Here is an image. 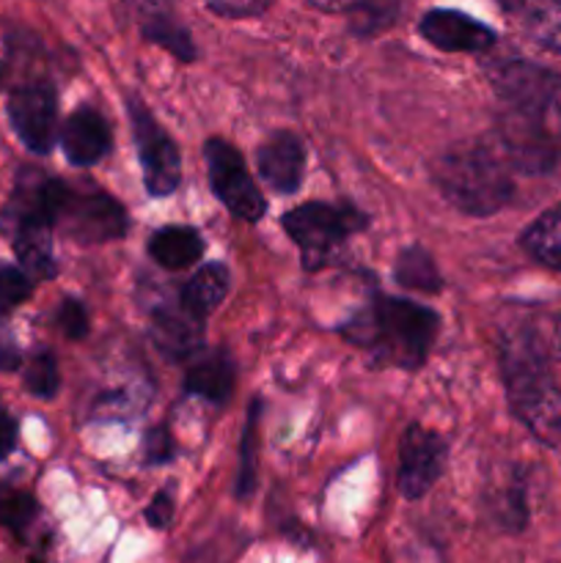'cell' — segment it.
I'll return each mask as SVG.
<instances>
[{
  "mask_svg": "<svg viewBox=\"0 0 561 563\" xmlns=\"http://www.w3.org/2000/svg\"><path fill=\"white\" fill-rule=\"evenodd\" d=\"M498 93V146L515 168L548 170L561 159V75L528 60L490 71Z\"/></svg>",
  "mask_w": 561,
  "mask_h": 563,
  "instance_id": "cell-1",
  "label": "cell"
},
{
  "mask_svg": "<svg viewBox=\"0 0 561 563\" xmlns=\"http://www.w3.org/2000/svg\"><path fill=\"white\" fill-rule=\"evenodd\" d=\"M515 165L498 141H465L446 148L432 163V181L440 196L465 214L498 212L515 196Z\"/></svg>",
  "mask_w": 561,
  "mask_h": 563,
  "instance_id": "cell-2",
  "label": "cell"
},
{
  "mask_svg": "<svg viewBox=\"0 0 561 563\" xmlns=\"http://www.w3.org/2000/svg\"><path fill=\"white\" fill-rule=\"evenodd\" d=\"M435 333L438 313L399 297H377L344 328L346 339L399 368L421 366Z\"/></svg>",
  "mask_w": 561,
  "mask_h": 563,
  "instance_id": "cell-3",
  "label": "cell"
},
{
  "mask_svg": "<svg viewBox=\"0 0 561 563\" xmlns=\"http://www.w3.org/2000/svg\"><path fill=\"white\" fill-rule=\"evenodd\" d=\"M504 383L515 416L544 443L561 440V390L531 333H515L501 346Z\"/></svg>",
  "mask_w": 561,
  "mask_h": 563,
  "instance_id": "cell-4",
  "label": "cell"
},
{
  "mask_svg": "<svg viewBox=\"0 0 561 563\" xmlns=\"http://www.w3.org/2000/svg\"><path fill=\"white\" fill-rule=\"evenodd\" d=\"M284 229L300 247L306 269H319L346 236L366 229V218L350 203L311 201L289 209L284 214Z\"/></svg>",
  "mask_w": 561,
  "mask_h": 563,
  "instance_id": "cell-5",
  "label": "cell"
},
{
  "mask_svg": "<svg viewBox=\"0 0 561 563\" xmlns=\"http://www.w3.org/2000/svg\"><path fill=\"white\" fill-rule=\"evenodd\" d=\"M53 225L82 245H97L124 236L130 220L124 207L108 192H75L69 185L58 181Z\"/></svg>",
  "mask_w": 561,
  "mask_h": 563,
  "instance_id": "cell-6",
  "label": "cell"
},
{
  "mask_svg": "<svg viewBox=\"0 0 561 563\" xmlns=\"http://www.w3.org/2000/svg\"><path fill=\"white\" fill-rule=\"evenodd\" d=\"M204 159H207L209 185H212L215 196L234 218L253 223L267 212V201L258 192L251 170L245 168V159L229 141L209 137L207 146H204Z\"/></svg>",
  "mask_w": 561,
  "mask_h": 563,
  "instance_id": "cell-7",
  "label": "cell"
},
{
  "mask_svg": "<svg viewBox=\"0 0 561 563\" xmlns=\"http://www.w3.org/2000/svg\"><path fill=\"white\" fill-rule=\"evenodd\" d=\"M130 121L135 132L138 157L143 165V181L152 196H170L179 187L182 163L176 143L165 135L163 126L154 121V115L143 108L138 99H130Z\"/></svg>",
  "mask_w": 561,
  "mask_h": 563,
  "instance_id": "cell-8",
  "label": "cell"
},
{
  "mask_svg": "<svg viewBox=\"0 0 561 563\" xmlns=\"http://www.w3.org/2000/svg\"><path fill=\"white\" fill-rule=\"evenodd\" d=\"M446 465V443L429 429L407 427L399 443V493L418 500L435 487Z\"/></svg>",
  "mask_w": 561,
  "mask_h": 563,
  "instance_id": "cell-9",
  "label": "cell"
},
{
  "mask_svg": "<svg viewBox=\"0 0 561 563\" xmlns=\"http://www.w3.org/2000/svg\"><path fill=\"white\" fill-rule=\"evenodd\" d=\"M9 119L16 135L31 152L47 154L55 143V91L47 82H28L20 86L9 99Z\"/></svg>",
  "mask_w": 561,
  "mask_h": 563,
  "instance_id": "cell-10",
  "label": "cell"
},
{
  "mask_svg": "<svg viewBox=\"0 0 561 563\" xmlns=\"http://www.w3.org/2000/svg\"><path fill=\"white\" fill-rule=\"evenodd\" d=\"M204 319L187 311L182 300L152 308V341L170 361H185L201 346Z\"/></svg>",
  "mask_w": 561,
  "mask_h": 563,
  "instance_id": "cell-11",
  "label": "cell"
},
{
  "mask_svg": "<svg viewBox=\"0 0 561 563\" xmlns=\"http://www.w3.org/2000/svg\"><path fill=\"white\" fill-rule=\"evenodd\" d=\"M421 33L446 53H482L495 44V33L487 25L460 11H429L421 20Z\"/></svg>",
  "mask_w": 561,
  "mask_h": 563,
  "instance_id": "cell-12",
  "label": "cell"
},
{
  "mask_svg": "<svg viewBox=\"0 0 561 563\" xmlns=\"http://www.w3.org/2000/svg\"><path fill=\"white\" fill-rule=\"evenodd\" d=\"M256 165L262 179L273 187L275 192H295L302 181V165H306V152H302L300 137L292 132H275L258 146Z\"/></svg>",
  "mask_w": 561,
  "mask_h": 563,
  "instance_id": "cell-13",
  "label": "cell"
},
{
  "mask_svg": "<svg viewBox=\"0 0 561 563\" xmlns=\"http://www.w3.org/2000/svg\"><path fill=\"white\" fill-rule=\"evenodd\" d=\"M61 146L72 165L99 163L110 152V126L94 108H77L61 126Z\"/></svg>",
  "mask_w": 561,
  "mask_h": 563,
  "instance_id": "cell-14",
  "label": "cell"
},
{
  "mask_svg": "<svg viewBox=\"0 0 561 563\" xmlns=\"http://www.w3.org/2000/svg\"><path fill=\"white\" fill-rule=\"evenodd\" d=\"M11 245H14L16 258L25 267L28 275L38 280H47L55 275L53 258V223L47 220H22V223L9 225Z\"/></svg>",
  "mask_w": 561,
  "mask_h": 563,
  "instance_id": "cell-15",
  "label": "cell"
},
{
  "mask_svg": "<svg viewBox=\"0 0 561 563\" xmlns=\"http://www.w3.org/2000/svg\"><path fill=\"white\" fill-rule=\"evenodd\" d=\"M185 388L201 399L212 401V405H223L234 390V363L226 352H207L187 372Z\"/></svg>",
  "mask_w": 561,
  "mask_h": 563,
  "instance_id": "cell-16",
  "label": "cell"
},
{
  "mask_svg": "<svg viewBox=\"0 0 561 563\" xmlns=\"http://www.w3.org/2000/svg\"><path fill=\"white\" fill-rule=\"evenodd\" d=\"M148 253L165 269H185L201 258L204 240L190 225H165L148 240Z\"/></svg>",
  "mask_w": 561,
  "mask_h": 563,
  "instance_id": "cell-17",
  "label": "cell"
},
{
  "mask_svg": "<svg viewBox=\"0 0 561 563\" xmlns=\"http://www.w3.org/2000/svg\"><path fill=\"white\" fill-rule=\"evenodd\" d=\"M509 9L539 47L561 53V0H512Z\"/></svg>",
  "mask_w": 561,
  "mask_h": 563,
  "instance_id": "cell-18",
  "label": "cell"
},
{
  "mask_svg": "<svg viewBox=\"0 0 561 563\" xmlns=\"http://www.w3.org/2000/svg\"><path fill=\"white\" fill-rule=\"evenodd\" d=\"M229 269L223 264H207V267L198 269L179 291L182 306L190 313H196L198 319H207L215 308L223 302V297L229 295Z\"/></svg>",
  "mask_w": 561,
  "mask_h": 563,
  "instance_id": "cell-19",
  "label": "cell"
},
{
  "mask_svg": "<svg viewBox=\"0 0 561 563\" xmlns=\"http://www.w3.org/2000/svg\"><path fill=\"white\" fill-rule=\"evenodd\" d=\"M522 247L544 267L561 273V203L550 207L542 218L528 225L522 234Z\"/></svg>",
  "mask_w": 561,
  "mask_h": 563,
  "instance_id": "cell-20",
  "label": "cell"
},
{
  "mask_svg": "<svg viewBox=\"0 0 561 563\" xmlns=\"http://www.w3.org/2000/svg\"><path fill=\"white\" fill-rule=\"evenodd\" d=\"M396 278L402 286H410L418 291H438L440 289V275L435 267L432 256L421 247H410L399 256L396 262Z\"/></svg>",
  "mask_w": 561,
  "mask_h": 563,
  "instance_id": "cell-21",
  "label": "cell"
},
{
  "mask_svg": "<svg viewBox=\"0 0 561 563\" xmlns=\"http://www.w3.org/2000/svg\"><path fill=\"white\" fill-rule=\"evenodd\" d=\"M38 515L36 500L28 493H6L0 495V526L9 528L14 537H25Z\"/></svg>",
  "mask_w": 561,
  "mask_h": 563,
  "instance_id": "cell-22",
  "label": "cell"
},
{
  "mask_svg": "<svg viewBox=\"0 0 561 563\" xmlns=\"http://www.w3.org/2000/svg\"><path fill=\"white\" fill-rule=\"evenodd\" d=\"M25 388L28 394L38 396V399H53L58 390V366L50 352H38L31 357L25 368Z\"/></svg>",
  "mask_w": 561,
  "mask_h": 563,
  "instance_id": "cell-23",
  "label": "cell"
},
{
  "mask_svg": "<svg viewBox=\"0 0 561 563\" xmlns=\"http://www.w3.org/2000/svg\"><path fill=\"white\" fill-rule=\"evenodd\" d=\"M33 291L31 275H25L16 267L0 269V313L14 311L20 302H25Z\"/></svg>",
  "mask_w": 561,
  "mask_h": 563,
  "instance_id": "cell-24",
  "label": "cell"
},
{
  "mask_svg": "<svg viewBox=\"0 0 561 563\" xmlns=\"http://www.w3.org/2000/svg\"><path fill=\"white\" fill-rule=\"evenodd\" d=\"M256 407L251 410V418H248L245 427V438H242V465H240V476H237V495L240 498H248L253 493V484H256V471H253V451H256Z\"/></svg>",
  "mask_w": 561,
  "mask_h": 563,
  "instance_id": "cell-25",
  "label": "cell"
},
{
  "mask_svg": "<svg viewBox=\"0 0 561 563\" xmlns=\"http://www.w3.org/2000/svg\"><path fill=\"white\" fill-rule=\"evenodd\" d=\"M58 328L64 330L66 339L77 341L88 333V313L80 300H64L58 311Z\"/></svg>",
  "mask_w": 561,
  "mask_h": 563,
  "instance_id": "cell-26",
  "label": "cell"
},
{
  "mask_svg": "<svg viewBox=\"0 0 561 563\" xmlns=\"http://www.w3.org/2000/svg\"><path fill=\"white\" fill-rule=\"evenodd\" d=\"M273 0H207L212 11L223 16H256L262 14Z\"/></svg>",
  "mask_w": 561,
  "mask_h": 563,
  "instance_id": "cell-27",
  "label": "cell"
},
{
  "mask_svg": "<svg viewBox=\"0 0 561 563\" xmlns=\"http://www.w3.org/2000/svg\"><path fill=\"white\" fill-rule=\"evenodd\" d=\"M174 460V440L163 427L152 429L146 438V462L148 465H163Z\"/></svg>",
  "mask_w": 561,
  "mask_h": 563,
  "instance_id": "cell-28",
  "label": "cell"
},
{
  "mask_svg": "<svg viewBox=\"0 0 561 563\" xmlns=\"http://www.w3.org/2000/svg\"><path fill=\"white\" fill-rule=\"evenodd\" d=\"M174 520V498H170L168 489L154 495L152 504L146 506V522L154 528V531H165Z\"/></svg>",
  "mask_w": 561,
  "mask_h": 563,
  "instance_id": "cell-29",
  "label": "cell"
},
{
  "mask_svg": "<svg viewBox=\"0 0 561 563\" xmlns=\"http://www.w3.org/2000/svg\"><path fill=\"white\" fill-rule=\"evenodd\" d=\"M14 443H16V423H14V418H11L9 412L0 410V460L11 454Z\"/></svg>",
  "mask_w": 561,
  "mask_h": 563,
  "instance_id": "cell-30",
  "label": "cell"
},
{
  "mask_svg": "<svg viewBox=\"0 0 561 563\" xmlns=\"http://www.w3.org/2000/svg\"><path fill=\"white\" fill-rule=\"evenodd\" d=\"M311 3L322 11H352L363 9V5L374 3V0H311Z\"/></svg>",
  "mask_w": 561,
  "mask_h": 563,
  "instance_id": "cell-31",
  "label": "cell"
},
{
  "mask_svg": "<svg viewBox=\"0 0 561 563\" xmlns=\"http://www.w3.org/2000/svg\"><path fill=\"white\" fill-rule=\"evenodd\" d=\"M20 363V352L14 346H0V372H11Z\"/></svg>",
  "mask_w": 561,
  "mask_h": 563,
  "instance_id": "cell-32",
  "label": "cell"
},
{
  "mask_svg": "<svg viewBox=\"0 0 561 563\" xmlns=\"http://www.w3.org/2000/svg\"><path fill=\"white\" fill-rule=\"evenodd\" d=\"M553 333H556V346H559V352H561V317L556 319V330H553Z\"/></svg>",
  "mask_w": 561,
  "mask_h": 563,
  "instance_id": "cell-33",
  "label": "cell"
},
{
  "mask_svg": "<svg viewBox=\"0 0 561 563\" xmlns=\"http://www.w3.org/2000/svg\"><path fill=\"white\" fill-rule=\"evenodd\" d=\"M141 3H143V9H152V5H157L160 0H141Z\"/></svg>",
  "mask_w": 561,
  "mask_h": 563,
  "instance_id": "cell-34",
  "label": "cell"
},
{
  "mask_svg": "<svg viewBox=\"0 0 561 563\" xmlns=\"http://www.w3.org/2000/svg\"><path fill=\"white\" fill-rule=\"evenodd\" d=\"M504 5H506V9H509V5H512V0H504Z\"/></svg>",
  "mask_w": 561,
  "mask_h": 563,
  "instance_id": "cell-35",
  "label": "cell"
}]
</instances>
